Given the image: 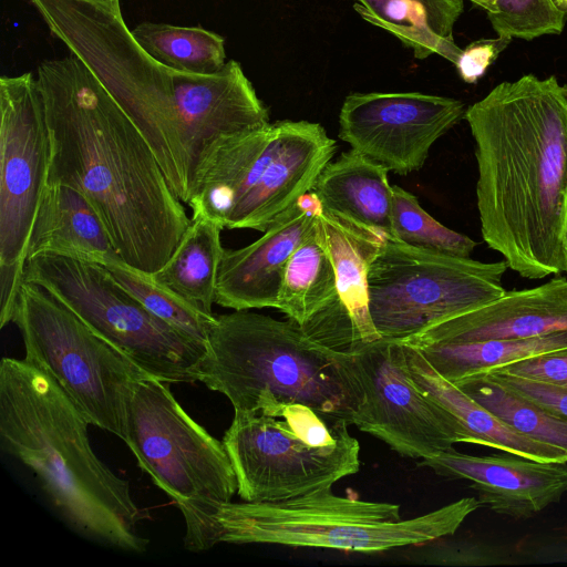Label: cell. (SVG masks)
Wrapping results in <instances>:
<instances>
[{"label":"cell","mask_w":567,"mask_h":567,"mask_svg":"<svg viewBox=\"0 0 567 567\" xmlns=\"http://www.w3.org/2000/svg\"><path fill=\"white\" fill-rule=\"evenodd\" d=\"M316 227L334 268L337 297L302 329L319 343L353 354L381 338L370 312L368 275L388 237L326 208Z\"/></svg>","instance_id":"15"},{"label":"cell","mask_w":567,"mask_h":567,"mask_svg":"<svg viewBox=\"0 0 567 567\" xmlns=\"http://www.w3.org/2000/svg\"><path fill=\"white\" fill-rule=\"evenodd\" d=\"M561 248H563L565 271L567 272V214H566V219H565L564 229H563V234H561Z\"/></svg>","instance_id":"37"},{"label":"cell","mask_w":567,"mask_h":567,"mask_svg":"<svg viewBox=\"0 0 567 567\" xmlns=\"http://www.w3.org/2000/svg\"><path fill=\"white\" fill-rule=\"evenodd\" d=\"M224 227L200 213L190 221L167 261L152 277L197 309L213 313L216 284L224 254Z\"/></svg>","instance_id":"25"},{"label":"cell","mask_w":567,"mask_h":567,"mask_svg":"<svg viewBox=\"0 0 567 567\" xmlns=\"http://www.w3.org/2000/svg\"><path fill=\"white\" fill-rule=\"evenodd\" d=\"M50 138L32 72L0 78V284L23 282L28 243L48 184Z\"/></svg>","instance_id":"12"},{"label":"cell","mask_w":567,"mask_h":567,"mask_svg":"<svg viewBox=\"0 0 567 567\" xmlns=\"http://www.w3.org/2000/svg\"><path fill=\"white\" fill-rule=\"evenodd\" d=\"M336 147L319 123H272L259 173L234 207L225 229L266 231L300 196L312 190Z\"/></svg>","instance_id":"16"},{"label":"cell","mask_w":567,"mask_h":567,"mask_svg":"<svg viewBox=\"0 0 567 567\" xmlns=\"http://www.w3.org/2000/svg\"><path fill=\"white\" fill-rule=\"evenodd\" d=\"M354 10L412 50L417 59L437 54L454 65L462 50L453 29L464 0H355Z\"/></svg>","instance_id":"24"},{"label":"cell","mask_w":567,"mask_h":567,"mask_svg":"<svg viewBox=\"0 0 567 567\" xmlns=\"http://www.w3.org/2000/svg\"><path fill=\"white\" fill-rule=\"evenodd\" d=\"M336 297L334 268L315 221L286 265L277 309L303 328Z\"/></svg>","instance_id":"27"},{"label":"cell","mask_w":567,"mask_h":567,"mask_svg":"<svg viewBox=\"0 0 567 567\" xmlns=\"http://www.w3.org/2000/svg\"><path fill=\"white\" fill-rule=\"evenodd\" d=\"M353 355L363 399L352 425L411 458L461 443L452 416L413 380L400 340L380 338Z\"/></svg>","instance_id":"13"},{"label":"cell","mask_w":567,"mask_h":567,"mask_svg":"<svg viewBox=\"0 0 567 567\" xmlns=\"http://www.w3.org/2000/svg\"><path fill=\"white\" fill-rule=\"evenodd\" d=\"M507 264L484 262L386 238L369 275L370 312L381 338L404 340L506 290Z\"/></svg>","instance_id":"10"},{"label":"cell","mask_w":567,"mask_h":567,"mask_svg":"<svg viewBox=\"0 0 567 567\" xmlns=\"http://www.w3.org/2000/svg\"><path fill=\"white\" fill-rule=\"evenodd\" d=\"M91 1L107 6L114 10H121L120 9V0H91Z\"/></svg>","instance_id":"38"},{"label":"cell","mask_w":567,"mask_h":567,"mask_svg":"<svg viewBox=\"0 0 567 567\" xmlns=\"http://www.w3.org/2000/svg\"><path fill=\"white\" fill-rule=\"evenodd\" d=\"M388 173L383 165L351 148L326 165L312 192L323 208L394 239Z\"/></svg>","instance_id":"23"},{"label":"cell","mask_w":567,"mask_h":567,"mask_svg":"<svg viewBox=\"0 0 567 567\" xmlns=\"http://www.w3.org/2000/svg\"><path fill=\"white\" fill-rule=\"evenodd\" d=\"M514 431L567 453V421L516 394L487 373L454 383Z\"/></svg>","instance_id":"29"},{"label":"cell","mask_w":567,"mask_h":567,"mask_svg":"<svg viewBox=\"0 0 567 567\" xmlns=\"http://www.w3.org/2000/svg\"><path fill=\"white\" fill-rule=\"evenodd\" d=\"M480 7L482 10L486 11L487 13H492L495 9V6L497 3V0H468Z\"/></svg>","instance_id":"36"},{"label":"cell","mask_w":567,"mask_h":567,"mask_svg":"<svg viewBox=\"0 0 567 567\" xmlns=\"http://www.w3.org/2000/svg\"><path fill=\"white\" fill-rule=\"evenodd\" d=\"M392 189L394 239L434 252L471 256L477 246L475 240L435 220L422 208L413 194L396 185Z\"/></svg>","instance_id":"31"},{"label":"cell","mask_w":567,"mask_h":567,"mask_svg":"<svg viewBox=\"0 0 567 567\" xmlns=\"http://www.w3.org/2000/svg\"><path fill=\"white\" fill-rule=\"evenodd\" d=\"M206 344L198 381L234 411L251 410L268 393L353 423L363 399L354 355L319 343L295 321L249 310L216 315Z\"/></svg>","instance_id":"5"},{"label":"cell","mask_w":567,"mask_h":567,"mask_svg":"<svg viewBox=\"0 0 567 567\" xmlns=\"http://www.w3.org/2000/svg\"><path fill=\"white\" fill-rule=\"evenodd\" d=\"M23 280L69 308L150 377L196 382L207 346L148 311L101 264L40 254L27 259Z\"/></svg>","instance_id":"7"},{"label":"cell","mask_w":567,"mask_h":567,"mask_svg":"<svg viewBox=\"0 0 567 567\" xmlns=\"http://www.w3.org/2000/svg\"><path fill=\"white\" fill-rule=\"evenodd\" d=\"M272 124L217 138L197 169L188 206L224 229L239 199L255 182L270 140Z\"/></svg>","instance_id":"21"},{"label":"cell","mask_w":567,"mask_h":567,"mask_svg":"<svg viewBox=\"0 0 567 567\" xmlns=\"http://www.w3.org/2000/svg\"><path fill=\"white\" fill-rule=\"evenodd\" d=\"M350 423L300 402L265 393L235 411L223 443L244 502H278L329 488L360 468Z\"/></svg>","instance_id":"6"},{"label":"cell","mask_w":567,"mask_h":567,"mask_svg":"<svg viewBox=\"0 0 567 567\" xmlns=\"http://www.w3.org/2000/svg\"><path fill=\"white\" fill-rule=\"evenodd\" d=\"M113 252L109 233L86 197L68 185L48 183L33 220L27 259L53 254L101 264Z\"/></svg>","instance_id":"22"},{"label":"cell","mask_w":567,"mask_h":567,"mask_svg":"<svg viewBox=\"0 0 567 567\" xmlns=\"http://www.w3.org/2000/svg\"><path fill=\"white\" fill-rule=\"evenodd\" d=\"M481 506L477 497H463L402 519L398 504L339 496L329 487L278 502L243 501L185 509L184 545L190 551L219 543L383 551L451 536Z\"/></svg>","instance_id":"4"},{"label":"cell","mask_w":567,"mask_h":567,"mask_svg":"<svg viewBox=\"0 0 567 567\" xmlns=\"http://www.w3.org/2000/svg\"><path fill=\"white\" fill-rule=\"evenodd\" d=\"M90 422L56 381L23 359L0 362V446L28 466L63 520L103 546L143 553L130 483L94 453Z\"/></svg>","instance_id":"3"},{"label":"cell","mask_w":567,"mask_h":567,"mask_svg":"<svg viewBox=\"0 0 567 567\" xmlns=\"http://www.w3.org/2000/svg\"><path fill=\"white\" fill-rule=\"evenodd\" d=\"M12 322L24 359L47 371L91 425L124 441L130 396L147 374L34 284L23 280Z\"/></svg>","instance_id":"8"},{"label":"cell","mask_w":567,"mask_h":567,"mask_svg":"<svg viewBox=\"0 0 567 567\" xmlns=\"http://www.w3.org/2000/svg\"><path fill=\"white\" fill-rule=\"evenodd\" d=\"M511 42L512 39L499 35L471 42L462 50L455 64L461 79L470 84L476 83Z\"/></svg>","instance_id":"35"},{"label":"cell","mask_w":567,"mask_h":567,"mask_svg":"<svg viewBox=\"0 0 567 567\" xmlns=\"http://www.w3.org/2000/svg\"><path fill=\"white\" fill-rule=\"evenodd\" d=\"M481 233L528 279L565 271L567 84L528 73L470 105Z\"/></svg>","instance_id":"2"},{"label":"cell","mask_w":567,"mask_h":567,"mask_svg":"<svg viewBox=\"0 0 567 567\" xmlns=\"http://www.w3.org/2000/svg\"><path fill=\"white\" fill-rule=\"evenodd\" d=\"M404 344L417 350L443 378L457 383L520 360L567 351V331L525 339Z\"/></svg>","instance_id":"26"},{"label":"cell","mask_w":567,"mask_h":567,"mask_svg":"<svg viewBox=\"0 0 567 567\" xmlns=\"http://www.w3.org/2000/svg\"><path fill=\"white\" fill-rule=\"evenodd\" d=\"M486 372H499L535 381L567 385V351L520 360Z\"/></svg>","instance_id":"34"},{"label":"cell","mask_w":567,"mask_h":567,"mask_svg":"<svg viewBox=\"0 0 567 567\" xmlns=\"http://www.w3.org/2000/svg\"><path fill=\"white\" fill-rule=\"evenodd\" d=\"M50 138L48 183L83 194L102 219L116 254L156 272L190 218L144 135L74 54L37 70Z\"/></svg>","instance_id":"1"},{"label":"cell","mask_w":567,"mask_h":567,"mask_svg":"<svg viewBox=\"0 0 567 567\" xmlns=\"http://www.w3.org/2000/svg\"><path fill=\"white\" fill-rule=\"evenodd\" d=\"M485 373L516 394L567 421V385L535 381L499 372Z\"/></svg>","instance_id":"33"},{"label":"cell","mask_w":567,"mask_h":567,"mask_svg":"<svg viewBox=\"0 0 567 567\" xmlns=\"http://www.w3.org/2000/svg\"><path fill=\"white\" fill-rule=\"evenodd\" d=\"M555 6L564 13L567 14V0H553Z\"/></svg>","instance_id":"39"},{"label":"cell","mask_w":567,"mask_h":567,"mask_svg":"<svg viewBox=\"0 0 567 567\" xmlns=\"http://www.w3.org/2000/svg\"><path fill=\"white\" fill-rule=\"evenodd\" d=\"M124 442L179 511L229 503L237 492L224 443L182 408L169 383L150 375L135 383Z\"/></svg>","instance_id":"11"},{"label":"cell","mask_w":567,"mask_h":567,"mask_svg":"<svg viewBox=\"0 0 567 567\" xmlns=\"http://www.w3.org/2000/svg\"><path fill=\"white\" fill-rule=\"evenodd\" d=\"M462 101L423 94L352 93L339 114V137L399 175L419 171L432 145L465 115Z\"/></svg>","instance_id":"14"},{"label":"cell","mask_w":567,"mask_h":567,"mask_svg":"<svg viewBox=\"0 0 567 567\" xmlns=\"http://www.w3.org/2000/svg\"><path fill=\"white\" fill-rule=\"evenodd\" d=\"M567 331V279L505 291L400 340L408 344L525 339Z\"/></svg>","instance_id":"19"},{"label":"cell","mask_w":567,"mask_h":567,"mask_svg":"<svg viewBox=\"0 0 567 567\" xmlns=\"http://www.w3.org/2000/svg\"><path fill=\"white\" fill-rule=\"evenodd\" d=\"M419 466L442 477L468 481L481 505L513 518L532 517L567 493V463L509 453L476 456L452 447L421 460Z\"/></svg>","instance_id":"17"},{"label":"cell","mask_w":567,"mask_h":567,"mask_svg":"<svg viewBox=\"0 0 567 567\" xmlns=\"http://www.w3.org/2000/svg\"><path fill=\"white\" fill-rule=\"evenodd\" d=\"M53 37L99 79L137 126L154 154L177 143L175 70L150 56L121 10L91 0H30Z\"/></svg>","instance_id":"9"},{"label":"cell","mask_w":567,"mask_h":567,"mask_svg":"<svg viewBox=\"0 0 567 567\" xmlns=\"http://www.w3.org/2000/svg\"><path fill=\"white\" fill-rule=\"evenodd\" d=\"M132 34L150 56L178 72L209 75L226 64L224 38L200 27L146 21Z\"/></svg>","instance_id":"28"},{"label":"cell","mask_w":567,"mask_h":567,"mask_svg":"<svg viewBox=\"0 0 567 567\" xmlns=\"http://www.w3.org/2000/svg\"><path fill=\"white\" fill-rule=\"evenodd\" d=\"M404 347L413 380L452 416L461 443L484 445L539 462L567 463L566 452L514 431L460 386L443 378L417 350Z\"/></svg>","instance_id":"20"},{"label":"cell","mask_w":567,"mask_h":567,"mask_svg":"<svg viewBox=\"0 0 567 567\" xmlns=\"http://www.w3.org/2000/svg\"><path fill=\"white\" fill-rule=\"evenodd\" d=\"M101 265L148 311L206 344L216 315H208L197 309L176 292L157 282L152 274L126 264L116 252L106 256Z\"/></svg>","instance_id":"30"},{"label":"cell","mask_w":567,"mask_h":567,"mask_svg":"<svg viewBox=\"0 0 567 567\" xmlns=\"http://www.w3.org/2000/svg\"><path fill=\"white\" fill-rule=\"evenodd\" d=\"M487 19L497 35L532 41L560 34L567 21L553 0H497Z\"/></svg>","instance_id":"32"},{"label":"cell","mask_w":567,"mask_h":567,"mask_svg":"<svg viewBox=\"0 0 567 567\" xmlns=\"http://www.w3.org/2000/svg\"><path fill=\"white\" fill-rule=\"evenodd\" d=\"M323 210L308 192L280 214L256 241L225 249L219 266L215 303L233 310L276 308L286 265Z\"/></svg>","instance_id":"18"}]
</instances>
